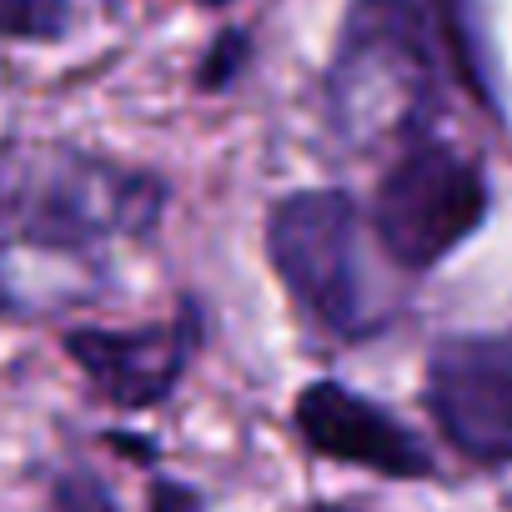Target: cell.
Masks as SVG:
<instances>
[{"label": "cell", "mask_w": 512, "mask_h": 512, "mask_svg": "<svg viewBox=\"0 0 512 512\" xmlns=\"http://www.w3.org/2000/svg\"><path fill=\"white\" fill-rule=\"evenodd\" d=\"M332 126L352 151H402L437 106V61L412 0H352L327 76Z\"/></svg>", "instance_id": "6da1fadb"}, {"label": "cell", "mask_w": 512, "mask_h": 512, "mask_svg": "<svg viewBox=\"0 0 512 512\" xmlns=\"http://www.w3.org/2000/svg\"><path fill=\"white\" fill-rule=\"evenodd\" d=\"M161 216V186L146 171L101 156H31L0 171V236L31 246H91L141 236Z\"/></svg>", "instance_id": "7a4b0ae2"}, {"label": "cell", "mask_w": 512, "mask_h": 512, "mask_svg": "<svg viewBox=\"0 0 512 512\" xmlns=\"http://www.w3.org/2000/svg\"><path fill=\"white\" fill-rule=\"evenodd\" d=\"M267 256L287 292L337 337H367L387 317L367 267L362 216L342 191H297L267 216Z\"/></svg>", "instance_id": "3957f363"}, {"label": "cell", "mask_w": 512, "mask_h": 512, "mask_svg": "<svg viewBox=\"0 0 512 512\" xmlns=\"http://www.w3.org/2000/svg\"><path fill=\"white\" fill-rule=\"evenodd\" d=\"M487 216V181L482 171L432 141H417L402 151V161L387 171L372 226L382 251L402 272H427L442 256H452Z\"/></svg>", "instance_id": "277c9868"}, {"label": "cell", "mask_w": 512, "mask_h": 512, "mask_svg": "<svg viewBox=\"0 0 512 512\" xmlns=\"http://www.w3.org/2000/svg\"><path fill=\"white\" fill-rule=\"evenodd\" d=\"M427 407L472 462H512V332H467L432 347Z\"/></svg>", "instance_id": "5b68a950"}, {"label": "cell", "mask_w": 512, "mask_h": 512, "mask_svg": "<svg viewBox=\"0 0 512 512\" xmlns=\"http://www.w3.org/2000/svg\"><path fill=\"white\" fill-rule=\"evenodd\" d=\"M196 347V317L181 312L166 327H141V332H101V327H81L66 337L71 362L91 377V387L116 402V407H151L161 402Z\"/></svg>", "instance_id": "8992f818"}, {"label": "cell", "mask_w": 512, "mask_h": 512, "mask_svg": "<svg viewBox=\"0 0 512 512\" xmlns=\"http://www.w3.org/2000/svg\"><path fill=\"white\" fill-rule=\"evenodd\" d=\"M297 432L307 437L312 452L357 462L382 477H427L432 472L427 447L402 422H392L377 402H367L337 382H312L297 397Z\"/></svg>", "instance_id": "52a82bcc"}, {"label": "cell", "mask_w": 512, "mask_h": 512, "mask_svg": "<svg viewBox=\"0 0 512 512\" xmlns=\"http://www.w3.org/2000/svg\"><path fill=\"white\" fill-rule=\"evenodd\" d=\"M71 26V0H0L6 41H61Z\"/></svg>", "instance_id": "ba28073f"}, {"label": "cell", "mask_w": 512, "mask_h": 512, "mask_svg": "<svg viewBox=\"0 0 512 512\" xmlns=\"http://www.w3.org/2000/svg\"><path fill=\"white\" fill-rule=\"evenodd\" d=\"M56 512H116V502L91 472H71L56 487Z\"/></svg>", "instance_id": "9c48e42d"}, {"label": "cell", "mask_w": 512, "mask_h": 512, "mask_svg": "<svg viewBox=\"0 0 512 512\" xmlns=\"http://www.w3.org/2000/svg\"><path fill=\"white\" fill-rule=\"evenodd\" d=\"M241 51H246V36H221L216 46H211V56H206V66H201V86H221V81H231L236 76V66H241Z\"/></svg>", "instance_id": "30bf717a"}, {"label": "cell", "mask_w": 512, "mask_h": 512, "mask_svg": "<svg viewBox=\"0 0 512 512\" xmlns=\"http://www.w3.org/2000/svg\"><path fill=\"white\" fill-rule=\"evenodd\" d=\"M151 512H201V507H196V497H191L186 487H171V482H161V487H156V502H151Z\"/></svg>", "instance_id": "8fae6325"}, {"label": "cell", "mask_w": 512, "mask_h": 512, "mask_svg": "<svg viewBox=\"0 0 512 512\" xmlns=\"http://www.w3.org/2000/svg\"><path fill=\"white\" fill-rule=\"evenodd\" d=\"M312 512H342V507H312Z\"/></svg>", "instance_id": "7c38bea8"}, {"label": "cell", "mask_w": 512, "mask_h": 512, "mask_svg": "<svg viewBox=\"0 0 512 512\" xmlns=\"http://www.w3.org/2000/svg\"><path fill=\"white\" fill-rule=\"evenodd\" d=\"M211 6H216V0H211Z\"/></svg>", "instance_id": "4fadbf2b"}]
</instances>
